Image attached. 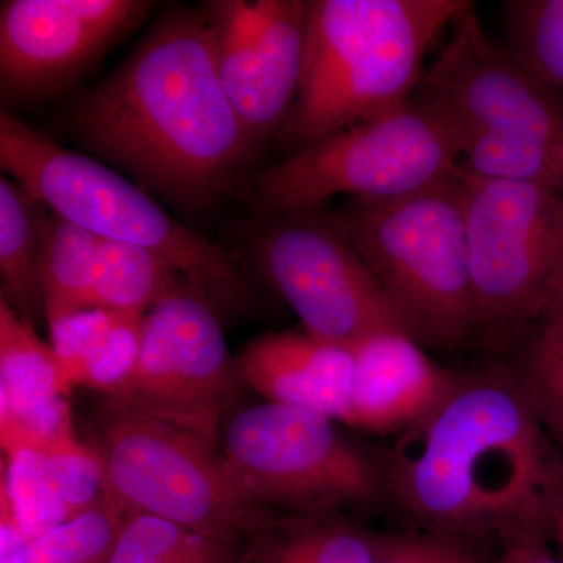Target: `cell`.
I'll return each instance as SVG.
<instances>
[{
	"instance_id": "obj_1",
	"label": "cell",
	"mask_w": 563,
	"mask_h": 563,
	"mask_svg": "<svg viewBox=\"0 0 563 563\" xmlns=\"http://www.w3.org/2000/svg\"><path fill=\"white\" fill-rule=\"evenodd\" d=\"M385 506L421 531L499 543L553 533L563 454L504 365L459 373L442 402L384 454Z\"/></svg>"
},
{
	"instance_id": "obj_2",
	"label": "cell",
	"mask_w": 563,
	"mask_h": 563,
	"mask_svg": "<svg viewBox=\"0 0 563 563\" xmlns=\"http://www.w3.org/2000/svg\"><path fill=\"white\" fill-rule=\"evenodd\" d=\"M70 122L88 151L188 210L228 190L257 147L222 90L206 10L163 18Z\"/></svg>"
},
{
	"instance_id": "obj_3",
	"label": "cell",
	"mask_w": 563,
	"mask_h": 563,
	"mask_svg": "<svg viewBox=\"0 0 563 563\" xmlns=\"http://www.w3.org/2000/svg\"><path fill=\"white\" fill-rule=\"evenodd\" d=\"M468 0H309L301 85L277 139L288 154L406 106L426 52Z\"/></svg>"
},
{
	"instance_id": "obj_4",
	"label": "cell",
	"mask_w": 563,
	"mask_h": 563,
	"mask_svg": "<svg viewBox=\"0 0 563 563\" xmlns=\"http://www.w3.org/2000/svg\"><path fill=\"white\" fill-rule=\"evenodd\" d=\"M413 98L453 129L461 172L531 181L563 196L562 106L485 32L474 3L453 21Z\"/></svg>"
},
{
	"instance_id": "obj_5",
	"label": "cell",
	"mask_w": 563,
	"mask_h": 563,
	"mask_svg": "<svg viewBox=\"0 0 563 563\" xmlns=\"http://www.w3.org/2000/svg\"><path fill=\"white\" fill-rule=\"evenodd\" d=\"M0 166L33 199L92 235L157 252L218 320L257 307V292L221 246L173 220L120 174L58 146L7 111L0 114Z\"/></svg>"
},
{
	"instance_id": "obj_6",
	"label": "cell",
	"mask_w": 563,
	"mask_h": 563,
	"mask_svg": "<svg viewBox=\"0 0 563 563\" xmlns=\"http://www.w3.org/2000/svg\"><path fill=\"white\" fill-rule=\"evenodd\" d=\"M328 220L376 274L421 346L476 340L463 188L446 179L395 199H350Z\"/></svg>"
},
{
	"instance_id": "obj_7",
	"label": "cell",
	"mask_w": 563,
	"mask_h": 563,
	"mask_svg": "<svg viewBox=\"0 0 563 563\" xmlns=\"http://www.w3.org/2000/svg\"><path fill=\"white\" fill-rule=\"evenodd\" d=\"M235 492L274 512H373L385 504L384 455L314 410L263 402L229 421L220 454Z\"/></svg>"
},
{
	"instance_id": "obj_8",
	"label": "cell",
	"mask_w": 563,
	"mask_h": 563,
	"mask_svg": "<svg viewBox=\"0 0 563 563\" xmlns=\"http://www.w3.org/2000/svg\"><path fill=\"white\" fill-rule=\"evenodd\" d=\"M455 133L431 107L410 99L373 120L344 128L292 152L250 180L263 218L320 211L333 196L395 199L457 169Z\"/></svg>"
},
{
	"instance_id": "obj_9",
	"label": "cell",
	"mask_w": 563,
	"mask_h": 563,
	"mask_svg": "<svg viewBox=\"0 0 563 563\" xmlns=\"http://www.w3.org/2000/svg\"><path fill=\"white\" fill-rule=\"evenodd\" d=\"M91 435L106 465L107 501L122 517L151 515L243 544L272 512L244 501L220 454L198 435L109 396L92 410Z\"/></svg>"
},
{
	"instance_id": "obj_10",
	"label": "cell",
	"mask_w": 563,
	"mask_h": 563,
	"mask_svg": "<svg viewBox=\"0 0 563 563\" xmlns=\"http://www.w3.org/2000/svg\"><path fill=\"white\" fill-rule=\"evenodd\" d=\"M476 340L512 350L563 273V196L531 181L461 172Z\"/></svg>"
},
{
	"instance_id": "obj_11",
	"label": "cell",
	"mask_w": 563,
	"mask_h": 563,
	"mask_svg": "<svg viewBox=\"0 0 563 563\" xmlns=\"http://www.w3.org/2000/svg\"><path fill=\"white\" fill-rule=\"evenodd\" d=\"M251 250L263 279L314 339L352 350L379 333L410 336L376 274L324 210L265 218Z\"/></svg>"
},
{
	"instance_id": "obj_12",
	"label": "cell",
	"mask_w": 563,
	"mask_h": 563,
	"mask_svg": "<svg viewBox=\"0 0 563 563\" xmlns=\"http://www.w3.org/2000/svg\"><path fill=\"white\" fill-rule=\"evenodd\" d=\"M239 384L221 321L195 292L184 291L144 314L139 362L109 398L195 433L217 450Z\"/></svg>"
},
{
	"instance_id": "obj_13",
	"label": "cell",
	"mask_w": 563,
	"mask_h": 563,
	"mask_svg": "<svg viewBox=\"0 0 563 563\" xmlns=\"http://www.w3.org/2000/svg\"><path fill=\"white\" fill-rule=\"evenodd\" d=\"M222 90L254 143L279 133L306 60V0H221L206 7Z\"/></svg>"
},
{
	"instance_id": "obj_14",
	"label": "cell",
	"mask_w": 563,
	"mask_h": 563,
	"mask_svg": "<svg viewBox=\"0 0 563 563\" xmlns=\"http://www.w3.org/2000/svg\"><path fill=\"white\" fill-rule=\"evenodd\" d=\"M70 388L51 344L0 298V444L2 454L60 453L80 443Z\"/></svg>"
},
{
	"instance_id": "obj_15",
	"label": "cell",
	"mask_w": 563,
	"mask_h": 563,
	"mask_svg": "<svg viewBox=\"0 0 563 563\" xmlns=\"http://www.w3.org/2000/svg\"><path fill=\"white\" fill-rule=\"evenodd\" d=\"M352 355L354 376L343 424L377 435H399L412 428L443 401L459 377L407 333L369 336L352 347Z\"/></svg>"
},
{
	"instance_id": "obj_16",
	"label": "cell",
	"mask_w": 563,
	"mask_h": 563,
	"mask_svg": "<svg viewBox=\"0 0 563 563\" xmlns=\"http://www.w3.org/2000/svg\"><path fill=\"white\" fill-rule=\"evenodd\" d=\"M117 33L99 27L77 0H9L0 9L3 95H36L98 55Z\"/></svg>"
},
{
	"instance_id": "obj_17",
	"label": "cell",
	"mask_w": 563,
	"mask_h": 563,
	"mask_svg": "<svg viewBox=\"0 0 563 563\" xmlns=\"http://www.w3.org/2000/svg\"><path fill=\"white\" fill-rule=\"evenodd\" d=\"M242 383L265 402L303 407L344 422L350 410L354 355L310 333L268 332L235 358Z\"/></svg>"
},
{
	"instance_id": "obj_18",
	"label": "cell",
	"mask_w": 563,
	"mask_h": 563,
	"mask_svg": "<svg viewBox=\"0 0 563 563\" xmlns=\"http://www.w3.org/2000/svg\"><path fill=\"white\" fill-rule=\"evenodd\" d=\"M240 563H376L373 531L347 514L272 510L244 540Z\"/></svg>"
},
{
	"instance_id": "obj_19",
	"label": "cell",
	"mask_w": 563,
	"mask_h": 563,
	"mask_svg": "<svg viewBox=\"0 0 563 563\" xmlns=\"http://www.w3.org/2000/svg\"><path fill=\"white\" fill-rule=\"evenodd\" d=\"M184 291H192L190 285L157 252L98 236L95 309L144 317L157 303Z\"/></svg>"
},
{
	"instance_id": "obj_20",
	"label": "cell",
	"mask_w": 563,
	"mask_h": 563,
	"mask_svg": "<svg viewBox=\"0 0 563 563\" xmlns=\"http://www.w3.org/2000/svg\"><path fill=\"white\" fill-rule=\"evenodd\" d=\"M40 206L18 181L0 179V298L32 325L44 318L40 252L46 218Z\"/></svg>"
},
{
	"instance_id": "obj_21",
	"label": "cell",
	"mask_w": 563,
	"mask_h": 563,
	"mask_svg": "<svg viewBox=\"0 0 563 563\" xmlns=\"http://www.w3.org/2000/svg\"><path fill=\"white\" fill-rule=\"evenodd\" d=\"M98 236L58 214L46 218L41 239L40 287L47 325L95 309Z\"/></svg>"
},
{
	"instance_id": "obj_22",
	"label": "cell",
	"mask_w": 563,
	"mask_h": 563,
	"mask_svg": "<svg viewBox=\"0 0 563 563\" xmlns=\"http://www.w3.org/2000/svg\"><path fill=\"white\" fill-rule=\"evenodd\" d=\"M504 47L563 109V0L503 2Z\"/></svg>"
},
{
	"instance_id": "obj_23",
	"label": "cell",
	"mask_w": 563,
	"mask_h": 563,
	"mask_svg": "<svg viewBox=\"0 0 563 563\" xmlns=\"http://www.w3.org/2000/svg\"><path fill=\"white\" fill-rule=\"evenodd\" d=\"M242 547L163 518L131 515L122 521L110 563H240Z\"/></svg>"
},
{
	"instance_id": "obj_24",
	"label": "cell",
	"mask_w": 563,
	"mask_h": 563,
	"mask_svg": "<svg viewBox=\"0 0 563 563\" xmlns=\"http://www.w3.org/2000/svg\"><path fill=\"white\" fill-rule=\"evenodd\" d=\"M0 490L9 495L25 540L40 539L74 520L58 493L46 455L33 450L2 454Z\"/></svg>"
},
{
	"instance_id": "obj_25",
	"label": "cell",
	"mask_w": 563,
	"mask_h": 563,
	"mask_svg": "<svg viewBox=\"0 0 563 563\" xmlns=\"http://www.w3.org/2000/svg\"><path fill=\"white\" fill-rule=\"evenodd\" d=\"M124 517L110 503L79 515L22 548L14 563H110Z\"/></svg>"
},
{
	"instance_id": "obj_26",
	"label": "cell",
	"mask_w": 563,
	"mask_h": 563,
	"mask_svg": "<svg viewBox=\"0 0 563 563\" xmlns=\"http://www.w3.org/2000/svg\"><path fill=\"white\" fill-rule=\"evenodd\" d=\"M143 318V314L121 313L76 362L63 368L70 390L85 387L103 396L113 395L131 377L139 362Z\"/></svg>"
},
{
	"instance_id": "obj_27",
	"label": "cell",
	"mask_w": 563,
	"mask_h": 563,
	"mask_svg": "<svg viewBox=\"0 0 563 563\" xmlns=\"http://www.w3.org/2000/svg\"><path fill=\"white\" fill-rule=\"evenodd\" d=\"M507 369L523 391L544 432L563 454V355L525 336Z\"/></svg>"
},
{
	"instance_id": "obj_28",
	"label": "cell",
	"mask_w": 563,
	"mask_h": 563,
	"mask_svg": "<svg viewBox=\"0 0 563 563\" xmlns=\"http://www.w3.org/2000/svg\"><path fill=\"white\" fill-rule=\"evenodd\" d=\"M376 563H495L479 542L429 531L373 532Z\"/></svg>"
},
{
	"instance_id": "obj_29",
	"label": "cell",
	"mask_w": 563,
	"mask_h": 563,
	"mask_svg": "<svg viewBox=\"0 0 563 563\" xmlns=\"http://www.w3.org/2000/svg\"><path fill=\"white\" fill-rule=\"evenodd\" d=\"M44 455L58 493L74 518L106 501V465L95 448L79 443L60 453Z\"/></svg>"
},
{
	"instance_id": "obj_30",
	"label": "cell",
	"mask_w": 563,
	"mask_h": 563,
	"mask_svg": "<svg viewBox=\"0 0 563 563\" xmlns=\"http://www.w3.org/2000/svg\"><path fill=\"white\" fill-rule=\"evenodd\" d=\"M525 336H529L547 350L563 355V273L551 288L531 331Z\"/></svg>"
},
{
	"instance_id": "obj_31",
	"label": "cell",
	"mask_w": 563,
	"mask_h": 563,
	"mask_svg": "<svg viewBox=\"0 0 563 563\" xmlns=\"http://www.w3.org/2000/svg\"><path fill=\"white\" fill-rule=\"evenodd\" d=\"M550 532L528 531L510 537L501 543V554L495 563H563L548 550L547 536Z\"/></svg>"
},
{
	"instance_id": "obj_32",
	"label": "cell",
	"mask_w": 563,
	"mask_h": 563,
	"mask_svg": "<svg viewBox=\"0 0 563 563\" xmlns=\"http://www.w3.org/2000/svg\"><path fill=\"white\" fill-rule=\"evenodd\" d=\"M553 536L555 537V540H558L559 548H561V559L563 562V503L554 512Z\"/></svg>"
}]
</instances>
